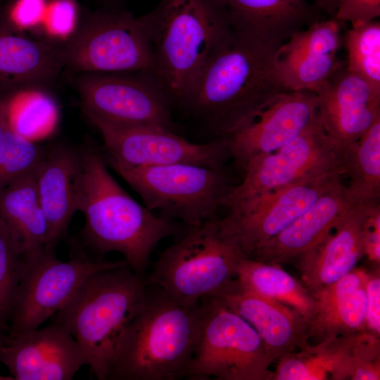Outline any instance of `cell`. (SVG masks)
<instances>
[{
	"mask_svg": "<svg viewBox=\"0 0 380 380\" xmlns=\"http://www.w3.org/2000/svg\"><path fill=\"white\" fill-rule=\"evenodd\" d=\"M315 6L326 13L329 18H335L339 0H313Z\"/></svg>",
	"mask_w": 380,
	"mask_h": 380,
	"instance_id": "60d3db41",
	"label": "cell"
},
{
	"mask_svg": "<svg viewBox=\"0 0 380 380\" xmlns=\"http://www.w3.org/2000/svg\"><path fill=\"white\" fill-rule=\"evenodd\" d=\"M6 333L0 331V355L1 353L2 348L5 343ZM0 380H13L11 376H4L0 374Z\"/></svg>",
	"mask_w": 380,
	"mask_h": 380,
	"instance_id": "7bdbcfd3",
	"label": "cell"
},
{
	"mask_svg": "<svg viewBox=\"0 0 380 380\" xmlns=\"http://www.w3.org/2000/svg\"><path fill=\"white\" fill-rule=\"evenodd\" d=\"M25 31L0 4V91L48 88L64 70L59 45Z\"/></svg>",
	"mask_w": 380,
	"mask_h": 380,
	"instance_id": "44dd1931",
	"label": "cell"
},
{
	"mask_svg": "<svg viewBox=\"0 0 380 380\" xmlns=\"http://www.w3.org/2000/svg\"><path fill=\"white\" fill-rule=\"evenodd\" d=\"M15 380H71L88 365L74 337L54 322L44 328L6 333L0 355Z\"/></svg>",
	"mask_w": 380,
	"mask_h": 380,
	"instance_id": "2e32d148",
	"label": "cell"
},
{
	"mask_svg": "<svg viewBox=\"0 0 380 380\" xmlns=\"http://www.w3.org/2000/svg\"><path fill=\"white\" fill-rule=\"evenodd\" d=\"M72 82L87 118L175 130L171 101L151 72H83Z\"/></svg>",
	"mask_w": 380,
	"mask_h": 380,
	"instance_id": "30bf717a",
	"label": "cell"
},
{
	"mask_svg": "<svg viewBox=\"0 0 380 380\" xmlns=\"http://www.w3.org/2000/svg\"><path fill=\"white\" fill-rule=\"evenodd\" d=\"M49 0H9L3 8L12 22L22 30L39 28Z\"/></svg>",
	"mask_w": 380,
	"mask_h": 380,
	"instance_id": "d590c367",
	"label": "cell"
},
{
	"mask_svg": "<svg viewBox=\"0 0 380 380\" xmlns=\"http://www.w3.org/2000/svg\"><path fill=\"white\" fill-rule=\"evenodd\" d=\"M368 270L355 267L331 284L308 289L315 308L308 322V338L318 342L364 331Z\"/></svg>",
	"mask_w": 380,
	"mask_h": 380,
	"instance_id": "cb8c5ba5",
	"label": "cell"
},
{
	"mask_svg": "<svg viewBox=\"0 0 380 380\" xmlns=\"http://www.w3.org/2000/svg\"><path fill=\"white\" fill-rule=\"evenodd\" d=\"M338 157L343 174L350 178L352 197L363 203L380 202V118Z\"/></svg>",
	"mask_w": 380,
	"mask_h": 380,
	"instance_id": "f1b7e54d",
	"label": "cell"
},
{
	"mask_svg": "<svg viewBox=\"0 0 380 380\" xmlns=\"http://www.w3.org/2000/svg\"><path fill=\"white\" fill-rule=\"evenodd\" d=\"M202 315L201 300L181 305L147 284L142 307L118 338L108 379L182 378L197 343Z\"/></svg>",
	"mask_w": 380,
	"mask_h": 380,
	"instance_id": "277c9868",
	"label": "cell"
},
{
	"mask_svg": "<svg viewBox=\"0 0 380 380\" xmlns=\"http://www.w3.org/2000/svg\"><path fill=\"white\" fill-rule=\"evenodd\" d=\"M64 65L83 72H152L153 52L141 16L124 8L81 13L72 34L58 44Z\"/></svg>",
	"mask_w": 380,
	"mask_h": 380,
	"instance_id": "ba28073f",
	"label": "cell"
},
{
	"mask_svg": "<svg viewBox=\"0 0 380 380\" xmlns=\"http://www.w3.org/2000/svg\"><path fill=\"white\" fill-rule=\"evenodd\" d=\"M367 308L364 331L380 337V265L371 266L366 284Z\"/></svg>",
	"mask_w": 380,
	"mask_h": 380,
	"instance_id": "74e56055",
	"label": "cell"
},
{
	"mask_svg": "<svg viewBox=\"0 0 380 380\" xmlns=\"http://www.w3.org/2000/svg\"><path fill=\"white\" fill-rule=\"evenodd\" d=\"M281 45L232 29L210 58L184 108L205 130L226 138L288 90L277 63Z\"/></svg>",
	"mask_w": 380,
	"mask_h": 380,
	"instance_id": "6da1fadb",
	"label": "cell"
},
{
	"mask_svg": "<svg viewBox=\"0 0 380 380\" xmlns=\"http://www.w3.org/2000/svg\"><path fill=\"white\" fill-rule=\"evenodd\" d=\"M364 256L372 265H380V205L368 215L365 226Z\"/></svg>",
	"mask_w": 380,
	"mask_h": 380,
	"instance_id": "f35d334b",
	"label": "cell"
},
{
	"mask_svg": "<svg viewBox=\"0 0 380 380\" xmlns=\"http://www.w3.org/2000/svg\"><path fill=\"white\" fill-rule=\"evenodd\" d=\"M9 127L33 140L50 133L56 126L58 109L47 87H29L5 91Z\"/></svg>",
	"mask_w": 380,
	"mask_h": 380,
	"instance_id": "f546056e",
	"label": "cell"
},
{
	"mask_svg": "<svg viewBox=\"0 0 380 380\" xmlns=\"http://www.w3.org/2000/svg\"><path fill=\"white\" fill-rule=\"evenodd\" d=\"M100 8H123V4L128 0H96Z\"/></svg>",
	"mask_w": 380,
	"mask_h": 380,
	"instance_id": "b9f144b4",
	"label": "cell"
},
{
	"mask_svg": "<svg viewBox=\"0 0 380 380\" xmlns=\"http://www.w3.org/2000/svg\"><path fill=\"white\" fill-rule=\"evenodd\" d=\"M82 11L75 0H49L44 20L40 26L46 39L60 44L75 30Z\"/></svg>",
	"mask_w": 380,
	"mask_h": 380,
	"instance_id": "836d02e7",
	"label": "cell"
},
{
	"mask_svg": "<svg viewBox=\"0 0 380 380\" xmlns=\"http://www.w3.org/2000/svg\"><path fill=\"white\" fill-rule=\"evenodd\" d=\"M364 331L309 343L279 359L272 380H346L353 372V353Z\"/></svg>",
	"mask_w": 380,
	"mask_h": 380,
	"instance_id": "4316f807",
	"label": "cell"
},
{
	"mask_svg": "<svg viewBox=\"0 0 380 380\" xmlns=\"http://www.w3.org/2000/svg\"><path fill=\"white\" fill-rule=\"evenodd\" d=\"M341 175L311 177L289 186L239 201L220 219L223 232L233 237L244 258L294 221Z\"/></svg>",
	"mask_w": 380,
	"mask_h": 380,
	"instance_id": "5bb4252c",
	"label": "cell"
},
{
	"mask_svg": "<svg viewBox=\"0 0 380 380\" xmlns=\"http://www.w3.org/2000/svg\"><path fill=\"white\" fill-rule=\"evenodd\" d=\"M380 203L365 204L341 220L316 246L293 263L308 289L335 282L356 267L364 257L367 217Z\"/></svg>",
	"mask_w": 380,
	"mask_h": 380,
	"instance_id": "7402d4cb",
	"label": "cell"
},
{
	"mask_svg": "<svg viewBox=\"0 0 380 380\" xmlns=\"http://www.w3.org/2000/svg\"><path fill=\"white\" fill-rule=\"evenodd\" d=\"M234 30L281 45L317 20L307 0H217Z\"/></svg>",
	"mask_w": 380,
	"mask_h": 380,
	"instance_id": "d4e9b609",
	"label": "cell"
},
{
	"mask_svg": "<svg viewBox=\"0 0 380 380\" xmlns=\"http://www.w3.org/2000/svg\"><path fill=\"white\" fill-rule=\"evenodd\" d=\"M146 286L128 265L101 270L55 314V322L80 346L97 379H108L118 338L142 307Z\"/></svg>",
	"mask_w": 380,
	"mask_h": 380,
	"instance_id": "5b68a950",
	"label": "cell"
},
{
	"mask_svg": "<svg viewBox=\"0 0 380 380\" xmlns=\"http://www.w3.org/2000/svg\"><path fill=\"white\" fill-rule=\"evenodd\" d=\"M80 171V151L63 144L46 149L37 167V191L53 251L65 235L72 216L78 211Z\"/></svg>",
	"mask_w": 380,
	"mask_h": 380,
	"instance_id": "603a6c76",
	"label": "cell"
},
{
	"mask_svg": "<svg viewBox=\"0 0 380 380\" xmlns=\"http://www.w3.org/2000/svg\"><path fill=\"white\" fill-rule=\"evenodd\" d=\"M78 211L84 217L82 238L97 258L122 255L137 274L148 267L150 256L165 238H178L174 220L157 216L139 204L109 172L103 155L92 146L80 151Z\"/></svg>",
	"mask_w": 380,
	"mask_h": 380,
	"instance_id": "7a4b0ae2",
	"label": "cell"
},
{
	"mask_svg": "<svg viewBox=\"0 0 380 380\" xmlns=\"http://www.w3.org/2000/svg\"><path fill=\"white\" fill-rule=\"evenodd\" d=\"M210 297L250 324L275 360L308 344L307 322L298 311L247 290L236 278Z\"/></svg>",
	"mask_w": 380,
	"mask_h": 380,
	"instance_id": "ffe728a7",
	"label": "cell"
},
{
	"mask_svg": "<svg viewBox=\"0 0 380 380\" xmlns=\"http://www.w3.org/2000/svg\"><path fill=\"white\" fill-rule=\"evenodd\" d=\"M9 128L8 108L5 91H0V137Z\"/></svg>",
	"mask_w": 380,
	"mask_h": 380,
	"instance_id": "ab89813d",
	"label": "cell"
},
{
	"mask_svg": "<svg viewBox=\"0 0 380 380\" xmlns=\"http://www.w3.org/2000/svg\"><path fill=\"white\" fill-rule=\"evenodd\" d=\"M380 16V0H339L335 19L357 26Z\"/></svg>",
	"mask_w": 380,
	"mask_h": 380,
	"instance_id": "8d00e7d4",
	"label": "cell"
},
{
	"mask_svg": "<svg viewBox=\"0 0 380 380\" xmlns=\"http://www.w3.org/2000/svg\"><path fill=\"white\" fill-rule=\"evenodd\" d=\"M88 119L101 135L109 165L146 167L186 163L222 168L231 158L224 138L195 144L165 127L124 126L94 117Z\"/></svg>",
	"mask_w": 380,
	"mask_h": 380,
	"instance_id": "4fadbf2b",
	"label": "cell"
},
{
	"mask_svg": "<svg viewBox=\"0 0 380 380\" xmlns=\"http://www.w3.org/2000/svg\"><path fill=\"white\" fill-rule=\"evenodd\" d=\"M236 279L247 290L296 310L307 323L312 316L315 303L310 291L280 265L241 258Z\"/></svg>",
	"mask_w": 380,
	"mask_h": 380,
	"instance_id": "83f0119b",
	"label": "cell"
},
{
	"mask_svg": "<svg viewBox=\"0 0 380 380\" xmlns=\"http://www.w3.org/2000/svg\"><path fill=\"white\" fill-rule=\"evenodd\" d=\"M312 91L318 98L322 126L337 156L380 118V92L346 65Z\"/></svg>",
	"mask_w": 380,
	"mask_h": 380,
	"instance_id": "e0dca14e",
	"label": "cell"
},
{
	"mask_svg": "<svg viewBox=\"0 0 380 380\" xmlns=\"http://www.w3.org/2000/svg\"><path fill=\"white\" fill-rule=\"evenodd\" d=\"M201 302L199 336L182 378L272 380L275 359L253 327L211 297Z\"/></svg>",
	"mask_w": 380,
	"mask_h": 380,
	"instance_id": "9c48e42d",
	"label": "cell"
},
{
	"mask_svg": "<svg viewBox=\"0 0 380 380\" xmlns=\"http://www.w3.org/2000/svg\"><path fill=\"white\" fill-rule=\"evenodd\" d=\"M45 148L10 127L0 137V191L35 170Z\"/></svg>",
	"mask_w": 380,
	"mask_h": 380,
	"instance_id": "d6a6232c",
	"label": "cell"
},
{
	"mask_svg": "<svg viewBox=\"0 0 380 380\" xmlns=\"http://www.w3.org/2000/svg\"><path fill=\"white\" fill-rule=\"evenodd\" d=\"M341 24L335 18L317 20L279 46L277 68L288 90L312 91L346 65L338 57Z\"/></svg>",
	"mask_w": 380,
	"mask_h": 380,
	"instance_id": "ac0fdd59",
	"label": "cell"
},
{
	"mask_svg": "<svg viewBox=\"0 0 380 380\" xmlns=\"http://www.w3.org/2000/svg\"><path fill=\"white\" fill-rule=\"evenodd\" d=\"M110 167L160 216L194 227L217 217L234 186L222 168L175 163L146 167Z\"/></svg>",
	"mask_w": 380,
	"mask_h": 380,
	"instance_id": "52a82bcc",
	"label": "cell"
},
{
	"mask_svg": "<svg viewBox=\"0 0 380 380\" xmlns=\"http://www.w3.org/2000/svg\"><path fill=\"white\" fill-rule=\"evenodd\" d=\"M241 258L236 240L223 232L215 217L189 227L183 236L161 252L146 281L175 303L191 306L234 279Z\"/></svg>",
	"mask_w": 380,
	"mask_h": 380,
	"instance_id": "8992f818",
	"label": "cell"
},
{
	"mask_svg": "<svg viewBox=\"0 0 380 380\" xmlns=\"http://www.w3.org/2000/svg\"><path fill=\"white\" fill-rule=\"evenodd\" d=\"M37 167L0 191V220L18 241L26 259L55 253L37 191Z\"/></svg>",
	"mask_w": 380,
	"mask_h": 380,
	"instance_id": "484cf974",
	"label": "cell"
},
{
	"mask_svg": "<svg viewBox=\"0 0 380 380\" xmlns=\"http://www.w3.org/2000/svg\"><path fill=\"white\" fill-rule=\"evenodd\" d=\"M346 69L380 92V22L352 26L343 37Z\"/></svg>",
	"mask_w": 380,
	"mask_h": 380,
	"instance_id": "4dcf8cb0",
	"label": "cell"
},
{
	"mask_svg": "<svg viewBox=\"0 0 380 380\" xmlns=\"http://www.w3.org/2000/svg\"><path fill=\"white\" fill-rule=\"evenodd\" d=\"M152 73L172 106L184 107L210 58L232 29L217 0H160L141 15Z\"/></svg>",
	"mask_w": 380,
	"mask_h": 380,
	"instance_id": "3957f363",
	"label": "cell"
},
{
	"mask_svg": "<svg viewBox=\"0 0 380 380\" xmlns=\"http://www.w3.org/2000/svg\"><path fill=\"white\" fill-rule=\"evenodd\" d=\"M128 265L122 259L106 260L75 253L68 261L46 252L26 260L7 333L39 328L59 311L91 274Z\"/></svg>",
	"mask_w": 380,
	"mask_h": 380,
	"instance_id": "8fae6325",
	"label": "cell"
},
{
	"mask_svg": "<svg viewBox=\"0 0 380 380\" xmlns=\"http://www.w3.org/2000/svg\"><path fill=\"white\" fill-rule=\"evenodd\" d=\"M26 259L17 239L0 220V331L7 333Z\"/></svg>",
	"mask_w": 380,
	"mask_h": 380,
	"instance_id": "1f68e13d",
	"label": "cell"
},
{
	"mask_svg": "<svg viewBox=\"0 0 380 380\" xmlns=\"http://www.w3.org/2000/svg\"><path fill=\"white\" fill-rule=\"evenodd\" d=\"M242 171V180L234 185L226 199L224 205L227 207L308 177L343 175L319 113L294 139L272 153L251 158Z\"/></svg>",
	"mask_w": 380,
	"mask_h": 380,
	"instance_id": "7c38bea8",
	"label": "cell"
},
{
	"mask_svg": "<svg viewBox=\"0 0 380 380\" xmlns=\"http://www.w3.org/2000/svg\"><path fill=\"white\" fill-rule=\"evenodd\" d=\"M368 204L354 199L338 180L278 234L257 247L247 258L281 265L319 244L345 217Z\"/></svg>",
	"mask_w": 380,
	"mask_h": 380,
	"instance_id": "d6986e66",
	"label": "cell"
},
{
	"mask_svg": "<svg viewBox=\"0 0 380 380\" xmlns=\"http://www.w3.org/2000/svg\"><path fill=\"white\" fill-rule=\"evenodd\" d=\"M380 379V339L364 331L354 348L350 380Z\"/></svg>",
	"mask_w": 380,
	"mask_h": 380,
	"instance_id": "e575fe53",
	"label": "cell"
},
{
	"mask_svg": "<svg viewBox=\"0 0 380 380\" xmlns=\"http://www.w3.org/2000/svg\"><path fill=\"white\" fill-rule=\"evenodd\" d=\"M311 91H287L272 98L248 123L224 138L241 170L253 158L272 153L298 137L317 117Z\"/></svg>",
	"mask_w": 380,
	"mask_h": 380,
	"instance_id": "9a60e30c",
	"label": "cell"
}]
</instances>
